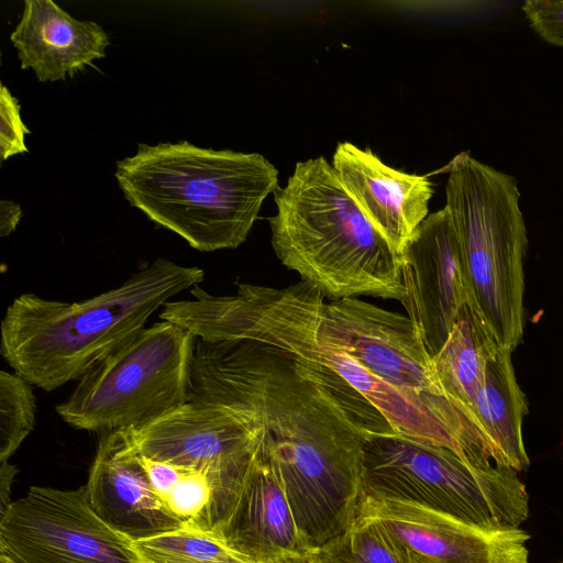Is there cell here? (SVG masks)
<instances>
[{"label": "cell", "mask_w": 563, "mask_h": 563, "mask_svg": "<svg viewBox=\"0 0 563 563\" xmlns=\"http://www.w3.org/2000/svg\"><path fill=\"white\" fill-rule=\"evenodd\" d=\"M189 291L192 298L165 303L159 319L206 342L251 339L271 345L324 387L365 435L398 434L475 463L489 461L454 428L360 365L325 328L324 298L312 286L240 284L234 295L216 296L198 285Z\"/></svg>", "instance_id": "6da1fadb"}, {"label": "cell", "mask_w": 563, "mask_h": 563, "mask_svg": "<svg viewBox=\"0 0 563 563\" xmlns=\"http://www.w3.org/2000/svg\"><path fill=\"white\" fill-rule=\"evenodd\" d=\"M203 279L200 267L158 257L122 284L81 301L21 294L2 318L0 354L14 373L53 391L79 380L144 330L154 312Z\"/></svg>", "instance_id": "7a4b0ae2"}, {"label": "cell", "mask_w": 563, "mask_h": 563, "mask_svg": "<svg viewBox=\"0 0 563 563\" xmlns=\"http://www.w3.org/2000/svg\"><path fill=\"white\" fill-rule=\"evenodd\" d=\"M114 177L132 207L200 252L239 247L279 187L278 169L262 154L188 141L139 144L117 162Z\"/></svg>", "instance_id": "3957f363"}, {"label": "cell", "mask_w": 563, "mask_h": 563, "mask_svg": "<svg viewBox=\"0 0 563 563\" xmlns=\"http://www.w3.org/2000/svg\"><path fill=\"white\" fill-rule=\"evenodd\" d=\"M268 219L280 263L323 298L402 301V256L371 222L324 156L298 162L273 194Z\"/></svg>", "instance_id": "277c9868"}, {"label": "cell", "mask_w": 563, "mask_h": 563, "mask_svg": "<svg viewBox=\"0 0 563 563\" xmlns=\"http://www.w3.org/2000/svg\"><path fill=\"white\" fill-rule=\"evenodd\" d=\"M448 173L444 207L460 242L468 305L512 352L523 334L528 246L517 180L468 152L454 156Z\"/></svg>", "instance_id": "5b68a950"}, {"label": "cell", "mask_w": 563, "mask_h": 563, "mask_svg": "<svg viewBox=\"0 0 563 563\" xmlns=\"http://www.w3.org/2000/svg\"><path fill=\"white\" fill-rule=\"evenodd\" d=\"M363 484L365 494L419 504L489 531L517 529L529 516L517 471L398 434L366 435Z\"/></svg>", "instance_id": "8992f818"}, {"label": "cell", "mask_w": 563, "mask_h": 563, "mask_svg": "<svg viewBox=\"0 0 563 563\" xmlns=\"http://www.w3.org/2000/svg\"><path fill=\"white\" fill-rule=\"evenodd\" d=\"M197 338L170 321L146 327L82 376L55 410L64 422L102 433L151 422L189 400Z\"/></svg>", "instance_id": "52a82bcc"}, {"label": "cell", "mask_w": 563, "mask_h": 563, "mask_svg": "<svg viewBox=\"0 0 563 563\" xmlns=\"http://www.w3.org/2000/svg\"><path fill=\"white\" fill-rule=\"evenodd\" d=\"M121 431L140 455L207 475L213 495V532L229 517L264 438L255 412L195 401Z\"/></svg>", "instance_id": "ba28073f"}, {"label": "cell", "mask_w": 563, "mask_h": 563, "mask_svg": "<svg viewBox=\"0 0 563 563\" xmlns=\"http://www.w3.org/2000/svg\"><path fill=\"white\" fill-rule=\"evenodd\" d=\"M321 317L335 341L372 376L439 417L494 461L479 431L444 394L408 316L350 297L323 299Z\"/></svg>", "instance_id": "9c48e42d"}, {"label": "cell", "mask_w": 563, "mask_h": 563, "mask_svg": "<svg viewBox=\"0 0 563 563\" xmlns=\"http://www.w3.org/2000/svg\"><path fill=\"white\" fill-rule=\"evenodd\" d=\"M0 547L21 563H141L133 541L92 510L86 487H31L0 517Z\"/></svg>", "instance_id": "30bf717a"}, {"label": "cell", "mask_w": 563, "mask_h": 563, "mask_svg": "<svg viewBox=\"0 0 563 563\" xmlns=\"http://www.w3.org/2000/svg\"><path fill=\"white\" fill-rule=\"evenodd\" d=\"M401 563H528L529 534L489 531L411 501L365 494L358 510Z\"/></svg>", "instance_id": "8fae6325"}, {"label": "cell", "mask_w": 563, "mask_h": 563, "mask_svg": "<svg viewBox=\"0 0 563 563\" xmlns=\"http://www.w3.org/2000/svg\"><path fill=\"white\" fill-rule=\"evenodd\" d=\"M401 301L429 354L440 352L468 303L459 238L449 210L430 213L402 252Z\"/></svg>", "instance_id": "7c38bea8"}, {"label": "cell", "mask_w": 563, "mask_h": 563, "mask_svg": "<svg viewBox=\"0 0 563 563\" xmlns=\"http://www.w3.org/2000/svg\"><path fill=\"white\" fill-rule=\"evenodd\" d=\"M216 533L258 563H313L316 550L296 523L263 441L229 517Z\"/></svg>", "instance_id": "4fadbf2b"}, {"label": "cell", "mask_w": 563, "mask_h": 563, "mask_svg": "<svg viewBox=\"0 0 563 563\" xmlns=\"http://www.w3.org/2000/svg\"><path fill=\"white\" fill-rule=\"evenodd\" d=\"M85 487L97 516L133 542L184 527L153 489L122 431L101 434Z\"/></svg>", "instance_id": "5bb4252c"}, {"label": "cell", "mask_w": 563, "mask_h": 563, "mask_svg": "<svg viewBox=\"0 0 563 563\" xmlns=\"http://www.w3.org/2000/svg\"><path fill=\"white\" fill-rule=\"evenodd\" d=\"M331 164L371 222L402 256L429 216L433 195L429 177L390 167L369 148L350 142L336 145Z\"/></svg>", "instance_id": "9a60e30c"}, {"label": "cell", "mask_w": 563, "mask_h": 563, "mask_svg": "<svg viewBox=\"0 0 563 563\" xmlns=\"http://www.w3.org/2000/svg\"><path fill=\"white\" fill-rule=\"evenodd\" d=\"M10 41L21 69H32L41 82L73 77L103 58L110 44L99 24L77 20L51 0H25Z\"/></svg>", "instance_id": "2e32d148"}, {"label": "cell", "mask_w": 563, "mask_h": 563, "mask_svg": "<svg viewBox=\"0 0 563 563\" xmlns=\"http://www.w3.org/2000/svg\"><path fill=\"white\" fill-rule=\"evenodd\" d=\"M527 413V399L516 379L511 351L499 346L486 363L474 406L475 426L496 464L517 472L529 466L522 439Z\"/></svg>", "instance_id": "e0dca14e"}, {"label": "cell", "mask_w": 563, "mask_h": 563, "mask_svg": "<svg viewBox=\"0 0 563 563\" xmlns=\"http://www.w3.org/2000/svg\"><path fill=\"white\" fill-rule=\"evenodd\" d=\"M499 346L482 317L466 303L448 341L432 356L444 394L474 426V406L486 363Z\"/></svg>", "instance_id": "ac0fdd59"}, {"label": "cell", "mask_w": 563, "mask_h": 563, "mask_svg": "<svg viewBox=\"0 0 563 563\" xmlns=\"http://www.w3.org/2000/svg\"><path fill=\"white\" fill-rule=\"evenodd\" d=\"M141 563H258L231 548L218 533L184 526L134 541Z\"/></svg>", "instance_id": "d6986e66"}, {"label": "cell", "mask_w": 563, "mask_h": 563, "mask_svg": "<svg viewBox=\"0 0 563 563\" xmlns=\"http://www.w3.org/2000/svg\"><path fill=\"white\" fill-rule=\"evenodd\" d=\"M32 386L14 372H0V462L9 461L35 427Z\"/></svg>", "instance_id": "ffe728a7"}, {"label": "cell", "mask_w": 563, "mask_h": 563, "mask_svg": "<svg viewBox=\"0 0 563 563\" xmlns=\"http://www.w3.org/2000/svg\"><path fill=\"white\" fill-rule=\"evenodd\" d=\"M313 563H401L377 528L358 517L342 534L314 551Z\"/></svg>", "instance_id": "44dd1931"}, {"label": "cell", "mask_w": 563, "mask_h": 563, "mask_svg": "<svg viewBox=\"0 0 563 563\" xmlns=\"http://www.w3.org/2000/svg\"><path fill=\"white\" fill-rule=\"evenodd\" d=\"M212 487L203 473L184 468L165 504L184 526L212 531Z\"/></svg>", "instance_id": "7402d4cb"}, {"label": "cell", "mask_w": 563, "mask_h": 563, "mask_svg": "<svg viewBox=\"0 0 563 563\" xmlns=\"http://www.w3.org/2000/svg\"><path fill=\"white\" fill-rule=\"evenodd\" d=\"M21 106L9 88L1 84L0 88V159L27 153L25 135L31 131L23 123L20 114Z\"/></svg>", "instance_id": "603a6c76"}, {"label": "cell", "mask_w": 563, "mask_h": 563, "mask_svg": "<svg viewBox=\"0 0 563 563\" xmlns=\"http://www.w3.org/2000/svg\"><path fill=\"white\" fill-rule=\"evenodd\" d=\"M521 10L539 37L563 47V0H527Z\"/></svg>", "instance_id": "cb8c5ba5"}, {"label": "cell", "mask_w": 563, "mask_h": 563, "mask_svg": "<svg viewBox=\"0 0 563 563\" xmlns=\"http://www.w3.org/2000/svg\"><path fill=\"white\" fill-rule=\"evenodd\" d=\"M139 457L153 489L165 503L166 497L179 481L183 467L140 454Z\"/></svg>", "instance_id": "d4e9b609"}, {"label": "cell", "mask_w": 563, "mask_h": 563, "mask_svg": "<svg viewBox=\"0 0 563 563\" xmlns=\"http://www.w3.org/2000/svg\"><path fill=\"white\" fill-rule=\"evenodd\" d=\"M22 217L21 206L14 201H0V236L4 238L15 231Z\"/></svg>", "instance_id": "484cf974"}, {"label": "cell", "mask_w": 563, "mask_h": 563, "mask_svg": "<svg viewBox=\"0 0 563 563\" xmlns=\"http://www.w3.org/2000/svg\"><path fill=\"white\" fill-rule=\"evenodd\" d=\"M18 471V467L10 464L9 461L0 462V517L12 504L10 501L11 486Z\"/></svg>", "instance_id": "4316f807"}, {"label": "cell", "mask_w": 563, "mask_h": 563, "mask_svg": "<svg viewBox=\"0 0 563 563\" xmlns=\"http://www.w3.org/2000/svg\"><path fill=\"white\" fill-rule=\"evenodd\" d=\"M0 563H21L16 558H14L8 550L3 547H0Z\"/></svg>", "instance_id": "83f0119b"}, {"label": "cell", "mask_w": 563, "mask_h": 563, "mask_svg": "<svg viewBox=\"0 0 563 563\" xmlns=\"http://www.w3.org/2000/svg\"><path fill=\"white\" fill-rule=\"evenodd\" d=\"M563 563V562H562Z\"/></svg>", "instance_id": "f1b7e54d"}]
</instances>
